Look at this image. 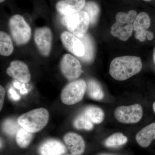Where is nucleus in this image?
I'll list each match as a JSON object with an SVG mask.
<instances>
[{
    "label": "nucleus",
    "instance_id": "1",
    "mask_svg": "<svg viewBox=\"0 0 155 155\" xmlns=\"http://www.w3.org/2000/svg\"><path fill=\"white\" fill-rule=\"evenodd\" d=\"M141 59L135 56L118 57L111 62L110 73L113 78L118 81L127 80L141 71Z\"/></svg>",
    "mask_w": 155,
    "mask_h": 155
},
{
    "label": "nucleus",
    "instance_id": "2",
    "mask_svg": "<svg viewBox=\"0 0 155 155\" xmlns=\"http://www.w3.org/2000/svg\"><path fill=\"white\" fill-rule=\"evenodd\" d=\"M49 114L46 109L38 108L22 114L17 119L20 126L31 133H36L43 129L47 124Z\"/></svg>",
    "mask_w": 155,
    "mask_h": 155
},
{
    "label": "nucleus",
    "instance_id": "3",
    "mask_svg": "<svg viewBox=\"0 0 155 155\" xmlns=\"http://www.w3.org/2000/svg\"><path fill=\"white\" fill-rule=\"evenodd\" d=\"M137 15L136 11L133 10L127 13H118L116 15V22L111 28V34L122 41L127 40L132 35L134 22Z\"/></svg>",
    "mask_w": 155,
    "mask_h": 155
},
{
    "label": "nucleus",
    "instance_id": "4",
    "mask_svg": "<svg viewBox=\"0 0 155 155\" xmlns=\"http://www.w3.org/2000/svg\"><path fill=\"white\" fill-rule=\"evenodd\" d=\"M9 28L12 38L16 44L21 45L27 43L31 36V29L24 18L16 14L9 21Z\"/></svg>",
    "mask_w": 155,
    "mask_h": 155
},
{
    "label": "nucleus",
    "instance_id": "5",
    "mask_svg": "<svg viewBox=\"0 0 155 155\" xmlns=\"http://www.w3.org/2000/svg\"><path fill=\"white\" fill-rule=\"evenodd\" d=\"M62 20L68 30L79 38L86 34L90 23L88 14L84 11L71 16H64Z\"/></svg>",
    "mask_w": 155,
    "mask_h": 155
},
{
    "label": "nucleus",
    "instance_id": "6",
    "mask_svg": "<svg viewBox=\"0 0 155 155\" xmlns=\"http://www.w3.org/2000/svg\"><path fill=\"white\" fill-rule=\"evenodd\" d=\"M86 88L87 84L84 80L72 81L63 89L61 94V101L67 105L77 104L83 99Z\"/></svg>",
    "mask_w": 155,
    "mask_h": 155
},
{
    "label": "nucleus",
    "instance_id": "7",
    "mask_svg": "<svg viewBox=\"0 0 155 155\" xmlns=\"http://www.w3.org/2000/svg\"><path fill=\"white\" fill-rule=\"evenodd\" d=\"M143 115V108L139 104L120 106L114 112L115 117L119 122L126 124L137 123L141 120Z\"/></svg>",
    "mask_w": 155,
    "mask_h": 155
},
{
    "label": "nucleus",
    "instance_id": "8",
    "mask_svg": "<svg viewBox=\"0 0 155 155\" xmlns=\"http://www.w3.org/2000/svg\"><path fill=\"white\" fill-rule=\"evenodd\" d=\"M60 67L63 75L69 81L77 79L82 73L80 62L77 58L69 54L63 56Z\"/></svg>",
    "mask_w": 155,
    "mask_h": 155
},
{
    "label": "nucleus",
    "instance_id": "9",
    "mask_svg": "<svg viewBox=\"0 0 155 155\" xmlns=\"http://www.w3.org/2000/svg\"><path fill=\"white\" fill-rule=\"evenodd\" d=\"M34 40L38 49L42 55H49L51 48L52 33L47 27L37 28L35 31Z\"/></svg>",
    "mask_w": 155,
    "mask_h": 155
},
{
    "label": "nucleus",
    "instance_id": "10",
    "mask_svg": "<svg viewBox=\"0 0 155 155\" xmlns=\"http://www.w3.org/2000/svg\"><path fill=\"white\" fill-rule=\"evenodd\" d=\"M6 72L9 76L22 83H28L31 78L28 66L20 61H12Z\"/></svg>",
    "mask_w": 155,
    "mask_h": 155
},
{
    "label": "nucleus",
    "instance_id": "11",
    "mask_svg": "<svg viewBox=\"0 0 155 155\" xmlns=\"http://www.w3.org/2000/svg\"><path fill=\"white\" fill-rule=\"evenodd\" d=\"M64 46L70 52L79 58L84 56L85 48L80 39L68 31H64L61 35Z\"/></svg>",
    "mask_w": 155,
    "mask_h": 155
},
{
    "label": "nucleus",
    "instance_id": "12",
    "mask_svg": "<svg viewBox=\"0 0 155 155\" xmlns=\"http://www.w3.org/2000/svg\"><path fill=\"white\" fill-rule=\"evenodd\" d=\"M150 23V18L147 13L141 12L137 15L133 23L136 38L140 41H145L148 33L147 29Z\"/></svg>",
    "mask_w": 155,
    "mask_h": 155
},
{
    "label": "nucleus",
    "instance_id": "13",
    "mask_svg": "<svg viewBox=\"0 0 155 155\" xmlns=\"http://www.w3.org/2000/svg\"><path fill=\"white\" fill-rule=\"evenodd\" d=\"M85 4V0H63L57 3L56 9L62 15L69 16L80 12Z\"/></svg>",
    "mask_w": 155,
    "mask_h": 155
},
{
    "label": "nucleus",
    "instance_id": "14",
    "mask_svg": "<svg viewBox=\"0 0 155 155\" xmlns=\"http://www.w3.org/2000/svg\"><path fill=\"white\" fill-rule=\"evenodd\" d=\"M64 140L71 154L80 155L84 152L85 144L82 137L73 132L65 134Z\"/></svg>",
    "mask_w": 155,
    "mask_h": 155
},
{
    "label": "nucleus",
    "instance_id": "15",
    "mask_svg": "<svg viewBox=\"0 0 155 155\" xmlns=\"http://www.w3.org/2000/svg\"><path fill=\"white\" fill-rule=\"evenodd\" d=\"M67 152V148L61 141L49 139L43 143L39 148L40 155H62Z\"/></svg>",
    "mask_w": 155,
    "mask_h": 155
},
{
    "label": "nucleus",
    "instance_id": "16",
    "mask_svg": "<svg viewBox=\"0 0 155 155\" xmlns=\"http://www.w3.org/2000/svg\"><path fill=\"white\" fill-rule=\"evenodd\" d=\"M136 140L142 147L149 146L153 140H155V122L143 127L136 135Z\"/></svg>",
    "mask_w": 155,
    "mask_h": 155
},
{
    "label": "nucleus",
    "instance_id": "17",
    "mask_svg": "<svg viewBox=\"0 0 155 155\" xmlns=\"http://www.w3.org/2000/svg\"><path fill=\"white\" fill-rule=\"evenodd\" d=\"M79 38L83 43L85 48L84 56L79 58L84 62L91 63L94 60V46L93 41L91 37L87 34H85L84 36Z\"/></svg>",
    "mask_w": 155,
    "mask_h": 155
},
{
    "label": "nucleus",
    "instance_id": "18",
    "mask_svg": "<svg viewBox=\"0 0 155 155\" xmlns=\"http://www.w3.org/2000/svg\"><path fill=\"white\" fill-rule=\"evenodd\" d=\"M86 91L89 97L92 99L100 101L104 98V93L101 87L94 79L88 81L87 84Z\"/></svg>",
    "mask_w": 155,
    "mask_h": 155
},
{
    "label": "nucleus",
    "instance_id": "19",
    "mask_svg": "<svg viewBox=\"0 0 155 155\" xmlns=\"http://www.w3.org/2000/svg\"><path fill=\"white\" fill-rule=\"evenodd\" d=\"M83 113L95 124H99L104 118V113L103 110L95 106H89L85 108Z\"/></svg>",
    "mask_w": 155,
    "mask_h": 155
},
{
    "label": "nucleus",
    "instance_id": "20",
    "mask_svg": "<svg viewBox=\"0 0 155 155\" xmlns=\"http://www.w3.org/2000/svg\"><path fill=\"white\" fill-rule=\"evenodd\" d=\"M14 50L11 37L4 31L0 32V54L1 55L9 56Z\"/></svg>",
    "mask_w": 155,
    "mask_h": 155
},
{
    "label": "nucleus",
    "instance_id": "21",
    "mask_svg": "<svg viewBox=\"0 0 155 155\" xmlns=\"http://www.w3.org/2000/svg\"><path fill=\"white\" fill-rule=\"evenodd\" d=\"M33 138V133L21 127L16 134L17 144L20 147L25 148L30 144Z\"/></svg>",
    "mask_w": 155,
    "mask_h": 155
},
{
    "label": "nucleus",
    "instance_id": "22",
    "mask_svg": "<svg viewBox=\"0 0 155 155\" xmlns=\"http://www.w3.org/2000/svg\"><path fill=\"white\" fill-rule=\"evenodd\" d=\"M127 141V137L123 134L116 133L108 137L104 142V144L108 147H117L125 144Z\"/></svg>",
    "mask_w": 155,
    "mask_h": 155
},
{
    "label": "nucleus",
    "instance_id": "23",
    "mask_svg": "<svg viewBox=\"0 0 155 155\" xmlns=\"http://www.w3.org/2000/svg\"><path fill=\"white\" fill-rule=\"evenodd\" d=\"M84 11L88 14L90 19V24L94 25L96 23L99 16L100 9L99 6L92 1L87 2L84 8Z\"/></svg>",
    "mask_w": 155,
    "mask_h": 155
},
{
    "label": "nucleus",
    "instance_id": "24",
    "mask_svg": "<svg viewBox=\"0 0 155 155\" xmlns=\"http://www.w3.org/2000/svg\"><path fill=\"white\" fill-rule=\"evenodd\" d=\"M73 125L77 129L91 130L93 128V123L83 113L75 118Z\"/></svg>",
    "mask_w": 155,
    "mask_h": 155
},
{
    "label": "nucleus",
    "instance_id": "25",
    "mask_svg": "<svg viewBox=\"0 0 155 155\" xmlns=\"http://www.w3.org/2000/svg\"><path fill=\"white\" fill-rule=\"evenodd\" d=\"M21 126L18 121L13 119H8L3 123L2 129L3 131L8 135L13 136L17 133L18 130L21 128Z\"/></svg>",
    "mask_w": 155,
    "mask_h": 155
},
{
    "label": "nucleus",
    "instance_id": "26",
    "mask_svg": "<svg viewBox=\"0 0 155 155\" xmlns=\"http://www.w3.org/2000/svg\"><path fill=\"white\" fill-rule=\"evenodd\" d=\"M24 84L25 83H19V82L17 81H15L14 83V85L15 87L20 90V93L22 94H27L28 92V90L25 87V84Z\"/></svg>",
    "mask_w": 155,
    "mask_h": 155
},
{
    "label": "nucleus",
    "instance_id": "27",
    "mask_svg": "<svg viewBox=\"0 0 155 155\" xmlns=\"http://www.w3.org/2000/svg\"><path fill=\"white\" fill-rule=\"evenodd\" d=\"M5 89L2 85L0 86V110H2L4 105V101H5Z\"/></svg>",
    "mask_w": 155,
    "mask_h": 155
},
{
    "label": "nucleus",
    "instance_id": "28",
    "mask_svg": "<svg viewBox=\"0 0 155 155\" xmlns=\"http://www.w3.org/2000/svg\"><path fill=\"white\" fill-rule=\"evenodd\" d=\"M9 94H10V97L13 101H17L20 99V96L17 94V92L13 89H10Z\"/></svg>",
    "mask_w": 155,
    "mask_h": 155
},
{
    "label": "nucleus",
    "instance_id": "29",
    "mask_svg": "<svg viewBox=\"0 0 155 155\" xmlns=\"http://www.w3.org/2000/svg\"><path fill=\"white\" fill-rule=\"evenodd\" d=\"M153 60L154 63L155 64V48L154 49L153 52Z\"/></svg>",
    "mask_w": 155,
    "mask_h": 155
},
{
    "label": "nucleus",
    "instance_id": "30",
    "mask_svg": "<svg viewBox=\"0 0 155 155\" xmlns=\"http://www.w3.org/2000/svg\"><path fill=\"white\" fill-rule=\"evenodd\" d=\"M153 110L154 112L155 113V102L154 103V104H153Z\"/></svg>",
    "mask_w": 155,
    "mask_h": 155
},
{
    "label": "nucleus",
    "instance_id": "31",
    "mask_svg": "<svg viewBox=\"0 0 155 155\" xmlns=\"http://www.w3.org/2000/svg\"><path fill=\"white\" fill-rule=\"evenodd\" d=\"M5 0H0V2L2 3L3 2H5Z\"/></svg>",
    "mask_w": 155,
    "mask_h": 155
},
{
    "label": "nucleus",
    "instance_id": "32",
    "mask_svg": "<svg viewBox=\"0 0 155 155\" xmlns=\"http://www.w3.org/2000/svg\"><path fill=\"white\" fill-rule=\"evenodd\" d=\"M143 1H145V2H150L152 0H143Z\"/></svg>",
    "mask_w": 155,
    "mask_h": 155
},
{
    "label": "nucleus",
    "instance_id": "33",
    "mask_svg": "<svg viewBox=\"0 0 155 155\" xmlns=\"http://www.w3.org/2000/svg\"><path fill=\"white\" fill-rule=\"evenodd\" d=\"M100 155H112L110 154H103Z\"/></svg>",
    "mask_w": 155,
    "mask_h": 155
},
{
    "label": "nucleus",
    "instance_id": "34",
    "mask_svg": "<svg viewBox=\"0 0 155 155\" xmlns=\"http://www.w3.org/2000/svg\"><path fill=\"white\" fill-rule=\"evenodd\" d=\"M66 155H78L72 154H71Z\"/></svg>",
    "mask_w": 155,
    "mask_h": 155
}]
</instances>
